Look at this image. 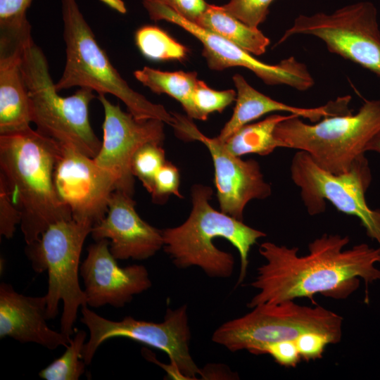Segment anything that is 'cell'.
<instances>
[{"label": "cell", "instance_id": "1", "mask_svg": "<svg viewBox=\"0 0 380 380\" xmlns=\"http://www.w3.org/2000/svg\"><path fill=\"white\" fill-rule=\"evenodd\" d=\"M349 241L348 236L324 234L309 243V253L303 256L298 247L262 243L259 252L265 262L251 283L258 293L248 307L301 297L313 300L317 293L344 299L359 287L360 277L367 286L380 279L375 267L380 262V247L360 243L344 250Z\"/></svg>", "mask_w": 380, "mask_h": 380}, {"label": "cell", "instance_id": "2", "mask_svg": "<svg viewBox=\"0 0 380 380\" xmlns=\"http://www.w3.org/2000/svg\"><path fill=\"white\" fill-rule=\"evenodd\" d=\"M61 153L60 143L31 127L0 135V179L20 213L27 244L51 225L72 219L53 181Z\"/></svg>", "mask_w": 380, "mask_h": 380}, {"label": "cell", "instance_id": "3", "mask_svg": "<svg viewBox=\"0 0 380 380\" xmlns=\"http://www.w3.org/2000/svg\"><path fill=\"white\" fill-rule=\"evenodd\" d=\"M212 195L210 186H193V206L187 220L178 227L162 230L164 250L178 267L196 266L209 277L227 278L233 272L234 257L213 243L215 239L224 238L239 253L240 284L246 274L251 247L266 234L214 209L210 204Z\"/></svg>", "mask_w": 380, "mask_h": 380}, {"label": "cell", "instance_id": "4", "mask_svg": "<svg viewBox=\"0 0 380 380\" xmlns=\"http://www.w3.org/2000/svg\"><path fill=\"white\" fill-rule=\"evenodd\" d=\"M65 63L55 83L58 91L88 88L98 94H110L121 100L138 120L157 119L171 126L172 113L134 91L113 67L81 12L77 0H61Z\"/></svg>", "mask_w": 380, "mask_h": 380}, {"label": "cell", "instance_id": "5", "mask_svg": "<svg viewBox=\"0 0 380 380\" xmlns=\"http://www.w3.org/2000/svg\"><path fill=\"white\" fill-rule=\"evenodd\" d=\"M21 69L27 90L31 120L39 133L61 144L94 158L101 141L89 121V106L94 91L81 87L72 95L58 94L52 81L48 61L32 37L23 46Z\"/></svg>", "mask_w": 380, "mask_h": 380}, {"label": "cell", "instance_id": "6", "mask_svg": "<svg viewBox=\"0 0 380 380\" xmlns=\"http://www.w3.org/2000/svg\"><path fill=\"white\" fill-rule=\"evenodd\" d=\"M380 131V100H367L355 114L328 117L314 123L293 115L279 122L274 137L283 147L303 151L322 169L347 172Z\"/></svg>", "mask_w": 380, "mask_h": 380}, {"label": "cell", "instance_id": "7", "mask_svg": "<svg viewBox=\"0 0 380 380\" xmlns=\"http://www.w3.org/2000/svg\"><path fill=\"white\" fill-rule=\"evenodd\" d=\"M253 308L246 315L220 326L212 341L232 352L246 350L262 355L265 346L295 340L308 331L326 334L333 344L341 339L343 317L322 306H303L288 300Z\"/></svg>", "mask_w": 380, "mask_h": 380}, {"label": "cell", "instance_id": "8", "mask_svg": "<svg viewBox=\"0 0 380 380\" xmlns=\"http://www.w3.org/2000/svg\"><path fill=\"white\" fill-rule=\"evenodd\" d=\"M92 226L73 219L51 225L36 241L27 244L25 253L37 273L48 272L46 316L58 314L63 301L61 331L70 336L80 307L87 305L84 290L78 279L80 259L87 236Z\"/></svg>", "mask_w": 380, "mask_h": 380}, {"label": "cell", "instance_id": "9", "mask_svg": "<svg viewBox=\"0 0 380 380\" xmlns=\"http://www.w3.org/2000/svg\"><path fill=\"white\" fill-rule=\"evenodd\" d=\"M291 176L310 215L324 213L328 201L338 210L357 217L380 247V210L371 209L365 198L372 177L365 153L347 172L335 175L318 166L306 152L298 151L291 160Z\"/></svg>", "mask_w": 380, "mask_h": 380}, {"label": "cell", "instance_id": "10", "mask_svg": "<svg viewBox=\"0 0 380 380\" xmlns=\"http://www.w3.org/2000/svg\"><path fill=\"white\" fill-rule=\"evenodd\" d=\"M81 322L89 331V338L82 350L86 365L91 363L99 347L106 340L123 337L165 352L170 364L166 367L158 362L172 376L184 379H196L202 371L194 362L189 352L191 338L186 305L175 310L168 308L164 320L160 323L137 320L126 316L122 320L106 319L82 306Z\"/></svg>", "mask_w": 380, "mask_h": 380}, {"label": "cell", "instance_id": "11", "mask_svg": "<svg viewBox=\"0 0 380 380\" xmlns=\"http://www.w3.org/2000/svg\"><path fill=\"white\" fill-rule=\"evenodd\" d=\"M297 34L322 40L332 53L349 60L380 78V29L376 6L359 1L331 13L300 15L279 41Z\"/></svg>", "mask_w": 380, "mask_h": 380}, {"label": "cell", "instance_id": "12", "mask_svg": "<svg viewBox=\"0 0 380 380\" xmlns=\"http://www.w3.org/2000/svg\"><path fill=\"white\" fill-rule=\"evenodd\" d=\"M150 18L165 20L181 27L203 45L202 55L213 70L243 67L252 71L269 85L284 84L299 91L311 88L315 80L305 64L291 56L276 65L261 62L239 46L198 25L192 23L160 4L143 0Z\"/></svg>", "mask_w": 380, "mask_h": 380}, {"label": "cell", "instance_id": "13", "mask_svg": "<svg viewBox=\"0 0 380 380\" xmlns=\"http://www.w3.org/2000/svg\"><path fill=\"white\" fill-rule=\"evenodd\" d=\"M172 114L175 122L172 127L178 136L202 142L211 155L220 210L243 220L244 208L250 201L264 199L271 194L270 184L265 181L259 163L232 155L217 137L210 138L201 133L190 118Z\"/></svg>", "mask_w": 380, "mask_h": 380}, {"label": "cell", "instance_id": "14", "mask_svg": "<svg viewBox=\"0 0 380 380\" xmlns=\"http://www.w3.org/2000/svg\"><path fill=\"white\" fill-rule=\"evenodd\" d=\"M98 99L104 111L103 140L93 159L99 166L114 175L117 181L115 191L133 197V156L146 143L162 144L165 122L157 119L138 120L129 112H124L118 104L111 103L106 94H98Z\"/></svg>", "mask_w": 380, "mask_h": 380}, {"label": "cell", "instance_id": "15", "mask_svg": "<svg viewBox=\"0 0 380 380\" xmlns=\"http://www.w3.org/2000/svg\"><path fill=\"white\" fill-rule=\"evenodd\" d=\"M53 181L72 219L92 227L105 217L117 185L114 175L93 158L62 144Z\"/></svg>", "mask_w": 380, "mask_h": 380}, {"label": "cell", "instance_id": "16", "mask_svg": "<svg viewBox=\"0 0 380 380\" xmlns=\"http://www.w3.org/2000/svg\"><path fill=\"white\" fill-rule=\"evenodd\" d=\"M109 243L104 239L91 244L80 267L87 304L92 308L106 305L121 308L151 286L146 268L141 265L120 267Z\"/></svg>", "mask_w": 380, "mask_h": 380}, {"label": "cell", "instance_id": "17", "mask_svg": "<svg viewBox=\"0 0 380 380\" xmlns=\"http://www.w3.org/2000/svg\"><path fill=\"white\" fill-rule=\"evenodd\" d=\"M132 196L115 191L105 217L91 231L95 241L110 239V251L116 260H146L164 246L162 230L143 220Z\"/></svg>", "mask_w": 380, "mask_h": 380}, {"label": "cell", "instance_id": "18", "mask_svg": "<svg viewBox=\"0 0 380 380\" xmlns=\"http://www.w3.org/2000/svg\"><path fill=\"white\" fill-rule=\"evenodd\" d=\"M46 299L18 293L4 282L0 285V338L11 337L22 343H34L49 350L67 347L70 336L46 324Z\"/></svg>", "mask_w": 380, "mask_h": 380}, {"label": "cell", "instance_id": "19", "mask_svg": "<svg viewBox=\"0 0 380 380\" xmlns=\"http://www.w3.org/2000/svg\"><path fill=\"white\" fill-rule=\"evenodd\" d=\"M30 37L0 38V135L30 127V100L21 69L23 46Z\"/></svg>", "mask_w": 380, "mask_h": 380}, {"label": "cell", "instance_id": "20", "mask_svg": "<svg viewBox=\"0 0 380 380\" xmlns=\"http://www.w3.org/2000/svg\"><path fill=\"white\" fill-rule=\"evenodd\" d=\"M236 89V104L233 114L217 137L224 141L243 126L272 112H286L315 123L323 118L343 113L342 102L336 99L315 108H302L277 101L251 86L240 74L232 77Z\"/></svg>", "mask_w": 380, "mask_h": 380}, {"label": "cell", "instance_id": "21", "mask_svg": "<svg viewBox=\"0 0 380 380\" xmlns=\"http://www.w3.org/2000/svg\"><path fill=\"white\" fill-rule=\"evenodd\" d=\"M232 42L252 55L265 53L270 39L257 27L242 23L222 6L208 4L204 13L196 23Z\"/></svg>", "mask_w": 380, "mask_h": 380}, {"label": "cell", "instance_id": "22", "mask_svg": "<svg viewBox=\"0 0 380 380\" xmlns=\"http://www.w3.org/2000/svg\"><path fill=\"white\" fill-rule=\"evenodd\" d=\"M134 77L155 94H165L180 103L190 118L199 119L193 101L197 72H167L145 66L134 72Z\"/></svg>", "mask_w": 380, "mask_h": 380}, {"label": "cell", "instance_id": "23", "mask_svg": "<svg viewBox=\"0 0 380 380\" xmlns=\"http://www.w3.org/2000/svg\"><path fill=\"white\" fill-rule=\"evenodd\" d=\"M293 115L275 114L261 121L247 124L222 142L227 151L235 156L241 157L248 153L268 155L275 148L283 147L274 137L277 125Z\"/></svg>", "mask_w": 380, "mask_h": 380}, {"label": "cell", "instance_id": "24", "mask_svg": "<svg viewBox=\"0 0 380 380\" xmlns=\"http://www.w3.org/2000/svg\"><path fill=\"white\" fill-rule=\"evenodd\" d=\"M136 44L144 56L152 61H182L188 49L155 25H144L135 33Z\"/></svg>", "mask_w": 380, "mask_h": 380}, {"label": "cell", "instance_id": "25", "mask_svg": "<svg viewBox=\"0 0 380 380\" xmlns=\"http://www.w3.org/2000/svg\"><path fill=\"white\" fill-rule=\"evenodd\" d=\"M86 337L84 331H78L65 353L39 372V377L46 380L79 379L87 365L82 359Z\"/></svg>", "mask_w": 380, "mask_h": 380}, {"label": "cell", "instance_id": "26", "mask_svg": "<svg viewBox=\"0 0 380 380\" xmlns=\"http://www.w3.org/2000/svg\"><path fill=\"white\" fill-rule=\"evenodd\" d=\"M32 0H0V37L20 39L31 35L27 11Z\"/></svg>", "mask_w": 380, "mask_h": 380}, {"label": "cell", "instance_id": "27", "mask_svg": "<svg viewBox=\"0 0 380 380\" xmlns=\"http://www.w3.org/2000/svg\"><path fill=\"white\" fill-rule=\"evenodd\" d=\"M165 153L161 144L149 142L141 146L132 160V172L141 182L150 194L153 191L156 175L166 162Z\"/></svg>", "mask_w": 380, "mask_h": 380}, {"label": "cell", "instance_id": "28", "mask_svg": "<svg viewBox=\"0 0 380 380\" xmlns=\"http://www.w3.org/2000/svg\"><path fill=\"white\" fill-rule=\"evenodd\" d=\"M236 91L234 89L217 91L210 88L203 81L198 80L194 93L193 101L200 120H206L209 114L222 112L236 101Z\"/></svg>", "mask_w": 380, "mask_h": 380}, {"label": "cell", "instance_id": "29", "mask_svg": "<svg viewBox=\"0 0 380 380\" xmlns=\"http://www.w3.org/2000/svg\"><path fill=\"white\" fill-rule=\"evenodd\" d=\"M274 0H229L222 7L246 25L257 27L263 23Z\"/></svg>", "mask_w": 380, "mask_h": 380}, {"label": "cell", "instance_id": "30", "mask_svg": "<svg viewBox=\"0 0 380 380\" xmlns=\"http://www.w3.org/2000/svg\"><path fill=\"white\" fill-rule=\"evenodd\" d=\"M179 186V170L172 163L166 161L155 178L153 189L151 194L153 201L163 203L171 194L182 198Z\"/></svg>", "mask_w": 380, "mask_h": 380}, {"label": "cell", "instance_id": "31", "mask_svg": "<svg viewBox=\"0 0 380 380\" xmlns=\"http://www.w3.org/2000/svg\"><path fill=\"white\" fill-rule=\"evenodd\" d=\"M20 221V213L13 202L5 183L0 179V234L11 239Z\"/></svg>", "mask_w": 380, "mask_h": 380}, {"label": "cell", "instance_id": "32", "mask_svg": "<svg viewBox=\"0 0 380 380\" xmlns=\"http://www.w3.org/2000/svg\"><path fill=\"white\" fill-rule=\"evenodd\" d=\"M301 358L306 361L320 358L325 347L332 343L326 334L317 331H308L295 339Z\"/></svg>", "mask_w": 380, "mask_h": 380}, {"label": "cell", "instance_id": "33", "mask_svg": "<svg viewBox=\"0 0 380 380\" xmlns=\"http://www.w3.org/2000/svg\"><path fill=\"white\" fill-rule=\"evenodd\" d=\"M262 354H269L281 366L296 367L301 357L295 340H285L265 346Z\"/></svg>", "mask_w": 380, "mask_h": 380}, {"label": "cell", "instance_id": "34", "mask_svg": "<svg viewBox=\"0 0 380 380\" xmlns=\"http://www.w3.org/2000/svg\"><path fill=\"white\" fill-rule=\"evenodd\" d=\"M170 8L184 18L196 23L208 4L204 0H147Z\"/></svg>", "mask_w": 380, "mask_h": 380}, {"label": "cell", "instance_id": "35", "mask_svg": "<svg viewBox=\"0 0 380 380\" xmlns=\"http://www.w3.org/2000/svg\"><path fill=\"white\" fill-rule=\"evenodd\" d=\"M108 6L112 9L118 11L120 13L125 14L127 13V8L122 0H99Z\"/></svg>", "mask_w": 380, "mask_h": 380}, {"label": "cell", "instance_id": "36", "mask_svg": "<svg viewBox=\"0 0 380 380\" xmlns=\"http://www.w3.org/2000/svg\"><path fill=\"white\" fill-rule=\"evenodd\" d=\"M365 151H374L380 153V131L368 142Z\"/></svg>", "mask_w": 380, "mask_h": 380}]
</instances>
